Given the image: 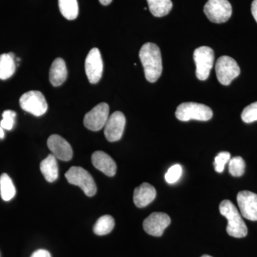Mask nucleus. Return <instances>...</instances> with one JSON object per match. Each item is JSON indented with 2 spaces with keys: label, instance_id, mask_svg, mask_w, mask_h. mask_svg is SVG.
Listing matches in <instances>:
<instances>
[{
  "label": "nucleus",
  "instance_id": "13",
  "mask_svg": "<svg viewBox=\"0 0 257 257\" xmlns=\"http://www.w3.org/2000/svg\"><path fill=\"white\" fill-rule=\"evenodd\" d=\"M238 205L241 215L250 221H257V194L241 191L237 194Z\"/></svg>",
  "mask_w": 257,
  "mask_h": 257
},
{
  "label": "nucleus",
  "instance_id": "2",
  "mask_svg": "<svg viewBox=\"0 0 257 257\" xmlns=\"http://www.w3.org/2000/svg\"><path fill=\"white\" fill-rule=\"evenodd\" d=\"M219 211L221 215L228 220L226 231L229 236L243 238L247 235V226L241 218L239 211L231 201H222L219 205Z\"/></svg>",
  "mask_w": 257,
  "mask_h": 257
},
{
  "label": "nucleus",
  "instance_id": "29",
  "mask_svg": "<svg viewBox=\"0 0 257 257\" xmlns=\"http://www.w3.org/2000/svg\"><path fill=\"white\" fill-rule=\"evenodd\" d=\"M30 257H52L50 253L45 249H39L32 253Z\"/></svg>",
  "mask_w": 257,
  "mask_h": 257
},
{
  "label": "nucleus",
  "instance_id": "30",
  "mask_svg": "<svg viewBox=\"0 0 257 257\" xmlns=\"http://www.w3.org/2000/svg\"><path fill=\"white\" fill-rule=\"evenodd\" d=\"M251 14L257 23V0H253L251 4Z\"/></svg>",
  "mask_w": 257,
  "mask_h": 257
},
{
  "label": "nucleus",
  "instance_id": "23",
  "mask_svg": "<svg viewBox=\"0 0 257 257\" xmlns=\"http://www.w3.org/2000/svg\"><path fill=\"white\" fill-rule=\"evenodd\" d=\"M115 221L114 218L110 215H104L99 218L94 224L93 231L94 234L99 236L109 234L114 229Z\"/></svg>",
  "mask_w": 257,
  "mask_h": 257
},
{
  "label": "nucleus",
  "instance_id": "1",
  "mask_svg": "<svg viewBox=\"0 0 257 257\" xmlns=\"http://www.w3.org/2000/svg\"><path fill=\"white\" fill-rule=\"evenodd\" d=\"M139 57L147 80L152 83L157 82L162 72V55L159 47L151 42L145 44L140 49Z\"/></svg>",
  "mask_w": 257,
  "mask_h": 257
},
{
  "label": "nucleus",
  "instance_id": "6",
  "mask_svg": "<svg viewBox=\"0 0 257 257\" xmlns=\"http://www.w3.org/2000/svg\"><path fill=\"white\" fill-rule=\"evenodd\" d=\"M204 13L211 23H226L232 15V8L228 0H209L204 8Z\"/></svg>",
  "mask_w": 257,
  "mask_h": 257
},
{
  "label": "nucleus",
  "instance_id": "14",
  "mask_svg": "<svg viewBox=\"0 0 257 257\" xmlns=\"http://www.w3.org/2000/svg\"><path fill=\"white\" fill-rule=\"evenodd\" d=\"M47 146L52 155L59 160L67 162L73 156L72 147L60 135H51L47 140Z\"/></svg>",
  "mask_w": 257,
  "mask_h": 257
},
{
  "label": "nucleus",
  "instance_id": "32",
  "mask_svg": "<svg viewBox=\"0 0 257 257\" xmlns=\"http://www.w3.org/2000/svg\"><path fill=\"white\" fill-rule=\"evenodd\" d=\"M5 137L4 130L0 126V139H3Z\"/></svg>",
  "mask_w": 257,
  "mask_h": 257
},
{
  "label": "nucleus",
  "instance_id": "9",
  "mask_svg": "<svg viewBox=\"0 0 257 257\" xmlns=\"http://www.w3.org/2000/svg\"><path fill=\"white\" fill-rule=\"evenodd\" d=\"M109 114V105L105 102H101L85 114L84 118V126L91 131H99L105 126Z\"/></svg>",
  "mask_w": 257,
  "mask_h": 257
},
{
  "label": "nucleus",
  "instance_id": "8",
  "mask_svg": "<svg viewBox=\"0 0 257 257\" xmlns=\"http://www.w3.org/2000/svg\"><path fill=\"white\" fill-rule=\"evenodd\" d=\"M215 69L218 80L225 86L231 84L241 72L237 62L229 56H221L219 57L216 62Z\"/></svg>",
  "mask_w": 257,
  "mask_h": 257
},
{
  "label": "nucleus",
  "instance_id": "28",
  "mask_svg": "<svg viewBox=\"0 0 257 257\" xmlns=\"http://www.w3.org/2000/svg\"><path fill=\"white\" fill-rule=\"evenodd\" d=\"M16 112L13 110H6L3 112V119L0 121V126L3 130H11L15 124Z\"/></svg>",
  "mask_w": 257,
  "mask_h": 257
},
{
  "label": "nucleus",
  "instance_id": "19",
  "mask_svg": "<svg viewBox=\"0 0 257 257\" xmlns=\"http://www.w3.org/2000/svg\"><path fill=\"white\" fill-rule=\"evenodd\" d=\"M16 71L15 55L13 52L0 55V79L10 78Z\"/></svg>",
  "mask_w": 257,
  "mask_h": 257
},
{
  "label": "nucleus",
  "instance_id": "17",
  "mask_svg": "<svg viewBox=\"0 0 257 257\" xmlns=\"http://www.w3.org/2000/svg\"><path fill=\"white\" fill-rule=\"evenodd\" d=\"M67 66L63 59L57 58L51 66L50 69V82L54 87L62 85L67 78Z\"/></svg>",
  "mask_w": 257,
  "mask_h": 257
},
{
  "label": "nucleus",
  "instance_id": "10",
  "mask_svg": "<svg viewBox=\"0 0 257 257\" xmlns=\"http://www.w3.org/2000/svg\"><path fill=\"white\" fill-rule=\"evenodd\" d=\"M84 67H85L86 74L89 82L93 84L99 82L102 77L103 67H104L99 49L93 48L89 51L86 57Z\"/></svg>",
  "mask_w": 257,
  "mask_h": 257
},
{
  "label": "nucleus",
  "instance_id": "4",
  "mask_svg": "<svg viewBox=\"0 0 257 257\" xmlns=\"http://www.w3.org/2000/svg\"><path fill=\"white\" fill-rule=\"evenodd\" d=\"M69 183L78 186L87 197H93L96 192L94 179L87 170L80 167H72L65 174Z\"/></svg>",
  "mask_w": 257,
  "mask_h": 257
},
{
  "label": "nucleus",
  "instance_id": "16",
  "mask_svg": "<svg viewBox=\"0 0 257 257\" xmlns=\"http://www.w3.org/2000/svg\"><path fill=\"white\" fill-rule=\"evenodd\" d=\"M157 192L155 187L151 184L145 182L135 189L134 203L139 208L145 207L155 200Z\"/></svg>",
  "mask_w": 257,
  "mask_h": 257
},
{
  "label": "nucleus",
  "instance_id": "20",
  "mask_svg": "<svg viewBox=\"0 0 257 257\" xmlns=\"http://www.w3.org/2000/svg\"><path fill=\"white\" fill-rule=\"evenodd\" d=\"M149 9L157 18H162L170 13L173 4L171 0H147Z\"/></svg>",
  "mask_w": 257,
  "mask_h": 257
},
{
  "label": "nucleus",
  "instance_id": "24",
  "mask_svg": "<svg viewBox=\"0 0 257 257\" xmlns=\"http://www.w3.org/2000/svg\"><path fill=\"white\" fill-rule=\"evenodd\" d=\"M245 165L244 160L242 157H235L234 158L230 159L229 162V173L233 177H241L244 174Z\"/></svg>",
  "mask_w": 257,
  "mask_h": 257
},
{
  "label": "nucleus",
  "instance_id": "5",
  "mask_svg": "<svg viewBox=\"0 0 257 257\" xmlns=\"http://www.w3.org/2000/svg\"><path fill=\"white\" fill-rule=\"evenodd\" d=\"M20 104L23 110L36 116L45 114L48 109L45 96L40 91L25 93L20 97Z\"/></svg>",
  "mask_w": 257,
  "mask_h": 257
},
{
  "label": "nucleus",
  "instance_id": "15",
  "mask_svg": "<svg viewBox=\"0 0 257 257\" xmlns=\"http://www.w3.org/2000/svg\"><path fill=\"white\" fill-rule=\"evenodd\" d=\"M94 167L108 177H113L116 172V165L114 160L105 152L96 151L92 155Z\"/></svg>",
  "mask_w": 257,
  "mask_h": 257
},
{
  "label": "nucleus",
  "instance_id": "33",
  "mask_svg": "<svg viewBox=\"0 0 257 257\" xmlns=\"http://www.w3.org/2000/svg\"><path fill=\"white\" fill-rule=\"evenodd\" d=\"M202 257H212V256H209V255L204 254V255H203V256Z\"/></svg>",
  "mask_w": 257,
  "mask_h": 257
},
{
  "label": "nucleus",
  "instance_id": "26",
  "mask_svg": "<svg viewBox=\"0 0 257 257\" xmlns=\"http://www.w3.org/2000/svg\"><path fill=\"white\" fill-rule=\"evenodd\" d=\"M182 175V168L179 165L171 167L165 175L166 182L168 184H175L181 178Z\"/></svg>",
  "mask_w": 257,
  "mask_h": 257
},
{
  "label": "nucleus",
  "instance_id": "18",
  "mask_svg": "<svg viewBox=\"0 0 257 257\" xmlns=\"http://www.w3.org/2000/svg\"><path fill=\"white\" fill-rule=\"evenodd\" d=\"M40 170L47 182H55L58 178L57 158L53 155H48L40 164Z\"/></svg>",
  "mask_w": 257,
  "mask_h": 257
},
{
  "label": "nucleus",
  "instance_id": "3",
  "mask_svg": "<svg viewBox=\"0 0 257 257\" xmlns=\"http://www.w3.org/2000/svg\"><path fill=\"white\" fill-rule=\"evenodd\" d=\"M176 117L182 121L191 119L198 121H209L213 116L211 108L205 104L196 102H184L177 107Z\"/></svg>",
  "mask_w": 257,
  "mask_h": 257
},
{
  "label": "nucleus",
  "instance_id": "7",
  "mask_svg": "<svg viewBox=\"0 0 257 257\" xmlns=\"http://www.w3.org/2000/svg\"><path fill=\"white\" fill-rule=\"evenodd\" d=\"M194 60L197 68L196 76L199 80H206L210 74L214 64V51L207 46L199 47L194 50Z\"/></svg>",
  "mask_w": 257,
  "mask_h": 257
},
{
  "label": "nucleus",
  "instance_id": "31",
  "mask_svg": "<svg viewBox=\"0 0 257 257\" xmlns=\"http://www.w3.org/2000/svg\"><path fill=\"white\" fill-rule=\"evenodd\" d=\"M99 1L101 5L106 6V5H110L112 0H99Z\"/></svg>",
  "mask_w": 257,
  "mask_h": 257
},
{
  "label": "nucleus",
  "instance_id": "12",
  "mask_svg": "<svg viewBox=\"0 0 257 257\" xmlns=\"http://www.w3.org/2000/svg\"><path fill=\"white\" fill-rule=\"evenodd\" d=\"M170 223V217L167 214L155 212L145 219L143 227L147 234L154 236H161Z\"/></svg>",
  "mask_w": 257,
  "mask_h": 257
},
{
  "label": "nucleus",
  "instance_id": "25",
  "mask_svg": "<svg viewBox=\"0 0 257 257\" xmlns=\"http://www.w3.org/2000/svg\"><path fill=\"white\" fill-rule=\"evenodd\" d=\"M241 119L245 123H251L257 121V101L246 106L241 115Z\"/></svg>",
  "mask_w": 257,
  "mask_h": 257
},
{
  "label": "nucleus",
  "instance_id": "27",
  "mask_svg": "<svg viewBox=\"0 0 257 257\" xmlns=\"http://www.w3.org/2000/svg\"><path fill=\"white\" fill-rule=\"evenodd\" d=\"M231 155L227 152H221L218 154L214 160V169L216 172L221 173L224 170L225 165L229 162Z\"/></svg>",
  "mask_w": 257,
  "mask_h": 257
},
{
  "label": "nucleus",
  "instance_id": "21",
  "mask_svg": "<svg viewBox=\"0 0 257 257\" xmlns=\"http://www.w3.org/2000/svg\"><path fill=\"white\" fill-rule=\"evenodd\" d=\"M61 14L68 20H74L79 14L77 0H58Z\"/></svg>",
  "mask_w": 257,
  "mask_h": 257
},
{
  "label": "nucleus",
  "instance_id": "11",
  "mask_svg": "<svg viewBox=\"0 0 257 257\" xmlns=\"http://www.w3.org/2000/svg\"><path fill=\"white\" fill-rule=\"evenodd\" d=\"M126 118L121 111H115L108 118L104 126V135L110 143L119 141L124 133Z\"/></svg>",
  "mask_w": 257,
  "mask_h": 257
},
{
  "label": "nucleus",
  "instance_id": "22",
  "mask_svg": "<svg viewBox=\"0 0 257 257\" xmlns=\"http://www.w3.org/2000/svg\"><path fill=\"white\" fill-rule=\"evenodd\" d=\"M15 194L16 189L13 180L7 174H3L0 177V195L2 199L8 202L14 198Z\"/></svg>",
  "mask_w": 257,
  "mask_h": 257
}]
</instances>
